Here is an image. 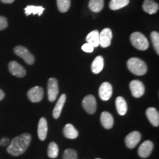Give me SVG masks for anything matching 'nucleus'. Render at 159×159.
Returning a JSON list of instances; mask_svg holds the SVG:
<instances>
[{
    "label": "nucleus",
    "mask_w": 159,
    "mask_h": 159,
    "mask_svg": "<svg viewBox=\"0 0 159 159\" xmlns=\"http://www.w3.org/2000/svg\"><path fill=\"white\" fill-rule=\"evenodd\" d=\"M99 33L98 30H93L89 33L86 37L87 43H90L94 47H97L99 45Z\"/></svg>",
    "instance_id": "nucleus-22"
},
{
    "label": "nucleus",
    "mask_w": 159,
    "mask_h": 159,
    "mask_svg": "<svg viewBox=\"0 0 159 159\" xmlns=\"http://www.w3.org/2000/svg\"><path fill=\"white\" fill-rule=\"evenodd\" d=\"M89 7L91 11L99 13L104 7V0H90Z\"/></svg>",
    "instance_id": "nucleus-24"
},
{
    "label": "nucleus",
    "mask_w": 159,
    "mask_h": 159,
    "mask_svg": "<svg viewBox=\"0 0 159 159\" xmlns=\"http://www.w3.org/2000/svg\"><path fill=\"white\" fill-rule=\"evenodd\" d=\"M144 12L149 14H154L158 10V5L152 0H144L142 5Z\"/></svg>",
    "instance_id": "nucleus-18"
},
{
    "label": "nucleus",
    "mask_w": 159,
    "mask_h": 159,
    "mask_svg": "<svg viewBox=\"0 0 159 159\" xmlns=\"http://www.w3.org/2000/svg\"><path fill=\"white\" fill-rule=\"evenodd\" d=\"M47 92H48L49 101L54 102L59 93L58 83L55 78L52 77L49 80L48 85H47Z\"/></svg>",
    "instance_id": "nucleus-5"
},
{
    "label": "nucleus",
    "mask_w": 159,
    "mask_h": 159,
    "mask_svg": "<svg viewBox=\"0 0 159 159\" xmlns=\"http://www.w3.org/2000/svg\"><path fill=\"white\" fill-rule=\"evenodd\" d=\"M116 108L117 112L121 116H124L128 111V105L122 97H118L116 99Z\"/></svg>",
    "instance_id": "nucleus-20"
},
{
    "label": "nucleus",
    "mask_w": 159,
    "mask_h": 159,
    "mask_svg": "<svg viewBox=\"0 0 159 159\" xmlns=\"http://www.w3.org/2000/svg\"><path fill=\"white\" fill-rule=\"evenodd\" d=\"M94 47L89 43H85V44H83L82 46V49L84 52H88V53L92 52L94 51Z\"/></svg>",
    "instance_id": "nucleus-31"
},
{
    "label": "nucleus",
    "mask_w": 159,
    "mask_h": 159,
    "mask_svg": "<svg viewBox=\"0 0 159 159\" xmlns=\"http://www.w3.org/2000/svg\"><path fill=\"white\" fill-rule=\"evenodd\" d=\"M95 159H101V158H95Z\"/></svg>",
    "instance_id": "nucleus-35"
},
{
    "label": "nucleus",
    "mask_w": 159,
    "mask_h": 159,
    "mask_svg": "<svg viewBox=\"0 0 159 159\" xmlns=\"http://www.w3.org/2000/svg\"><path fill=\"white\" fill-rule=\"evenodd\" d=\"M130 41L135 48L139 50H146L149 47V41L148 39L142 33L136 32L130 35Z\"/></svg>",
    "instance_id": "nucleus-3"
},
{
    "label": "nucleus",
    "mask_w": 159,
    "mask_h": 159,
    "mask_svg": "<svg viewBox=\"0 0 159 159\" xmlns=\"http://www.w3.org/2000/svg\"><path fill=\"white\" fill-rule=\"evenodd\" d=\"M113 94V88L111 83L104 82L102 83L99 89V95L103 101H107L111 98Z\"/></svg>",
    "instance_id": "nucleus-12"
},
{
    "label": "nucleus",
    "mask_w": 159,
    "mask_h": 159,
    "mask_svg": "<svg viewBox=\"0 0 159 159\" xmlns=\"http://www.w3.org/2000/svg\"><path fill=\"white\" fill-rule=\"evenodd\" d=\"M63 159H77V152L72 149H67L63 152Z\"/></svg>",
    "instance_id": "nucleus-29"
},
{
    "label": "nucleus",
    "mask_w": 159,
    "mask_h": 159,
    "mask_svg": "<svg viewBox=\"0 0 159 159\" xmlns=\"http://www.w3.org/2000/svg\"><path fill=\"white\" fill-rule=\"evenodd\" d=\"M0 1H1L2 2L5 3V4H11V3H13L15 0H0Z\"/></svg>",
    "instance_id": "nucleus-33"
},
{
    "label": "nucleus",
    "mask_w": 159,
    "mask_h": 159,
    "mask_svg": "<svg viewBox=\"0 0 159 159\" xmlns=\"http://www.w3.org/2000/svg\"><path fill=\"white\" fill-rule=\"evenodd\" d=\"M59 149L58 146L55 142H51L48 146V150H47V155L49 158H56L58 156Z\"/></svg>",
    "instance_id": "nucleus-26"
},
{
    "label": "nucleus",
    "mask_w": 159,
    "mask_h": 159,
    "mask_svg": "<svg viewBox=\"0 0 159 159\" xmlns=\"http://www.w3.org/2000/svg\"><path fill=\"white\" fill-rule=\"evenodd\" d=\"M7 26H8V23H7V19L0 16V31L7 28Z\"/></svg>",
    "instance_id": "nucleus-30"
},
{
    "label": "nucleus",
    "mask_w": 159,
    "mask_h": 159,
    "mask_svg": "<svg viewBox=\"0 0 159 159\" xmlns=\"http://www.w3.org/2000/svg\"><path fill=\"white\" fill-rule=\"evenodd\" d=\"M27 97L33 102H41L43 97V89L40 86L33 87L27 92Z\"/></svg>",
    "instance_id": "nucleus-10"
},
{
    "label": "nucleus",
    "mask_w": 159,
    "mask_h": 159,
    "mask_svg": "<svg viewBox=\"0 0 159 159\" xmlns=\"http://www.w3.org/2000/svg\"><path fill=\"white\" fill-rule=\"evenodd\" d=\"M15 54L21 57L27 64L33 65L35 62V57L26 47L22 46H17L14 48Z\"/></svg>",
    "instance_id": "nucleus-4"
},
{
    "label": "nucleus",
    "mask_w": 159,
    "mask_h": 159,
    "mask_svg": "<svg viewBox=\"0 0 159 159\" xmlns=\"http://www.w3.org/2000/svg\"><path fill=\"white\" fill-rule=\"evenodd\" d=\"M63 135L66 138L69 139H75L77 138L79 133L71 124H67L63 128Z\"/></svg>",
    "instance_id": "nucleus-21"
},
{
    "label": "nucleus",
    "mask_w": 159,
    "mask_h": 159,
    "mask_svg": "<svg viewBox=\"0 0 159 159\" xmlns=\"http://www.w3.org/2000/svg\"><path fill=\"white\" fill-rule=\"evenodd\" d=\"M154 144L153 143L150 141L147 140L140 145L138 150L139 156L142 158H148L152 153V150H153Z\"/></svg>",
    "instance_id": "nucleus-8"
},
{
    "label": "nucleus",
    "mask_w": 159,
    "mask_h": 159,
    "mask_svg": "<svg viewBox=\"0 0 159 159\" xmlns=\"http://www.w3.org/2000/svg\"><path fill=\"white\" fill-rule=\"evenodd\" d=\"M113 34L112 31L109 28L103 29L102 32L99 33V45L103 48H106L109 47L111 43Z\"/></svg>",
    "instance_id": "nucleus-9"
},
{
    "label": "nucleus",
    "mask_w": 159,
    "mask_h": 159,
    "mask_svg": "<svg viewBox=\"0 0 159 159\" xmlns=\"http://www.w3.org/2000/svg\"><path fill=\"white\" fill-rule=\"evenodd\" d=\"M142 136L138 131H133L125 138V144L129 149H134L140 142Z\"/></svg>",
    "instance_id": "nucleus-11"
},
{
    "label": "nucleus",
    "mask_w": 159,
    "mask_h": 159,
    "mask_svg": "<svg viewBox=\"0 0 159 159\" xmlns=\"http://www.w3.org/2000/svg\"><path fill=\"white\" fill-rule=\"evenodd\" d=\"M57 5L60 12L66 13L70 7L71 0H57Z\"/></svg>",
    "instance_id": "nucleus-27"
},
{
    "label": "nucleus",
    "mask_w": 159,
    "mask_h": 159,
    "mask_svg": "<svg viewBox=\"0 0 159 159\" xmlns=\"http://www.w3.org/2000/svg\"><path fill=\"white\" fill-rule=\"evenodd\" d=\"M66 100V96L65 94H63L61 97H60V98L58 100H57L56 105H55L54 110H53L52 114H53V117H54L55 119H57L59 118L60 115L61 114V111L63 110V105L65 104Z\"/></svg>",
    "instance_id": "nucleus-17"
},
{
    "label": "nucleus",
    "mask_w": 159,
    "mask_h": 159,
    "mask_svg": "<svg viewBox=\"0 0 159 159\" xmlns=\"http://www.w3.org/2000/svg\"><path fill=\"white\" fill-rule=\"evenodd\" d=\"M130 89L132 95L136 98H139L144 94L145 88L142 82L138 80H132L130 83Z\"/></svg>",
    "instance_id": "nucleus-7"
},
{
    "label": "nucleus",
    "mask_w": 159,
    "mask_h": 159,
    "mask_svg": "<svg viewBox=\"0 0 159 159\" xmlns=\"http://www.w3.org/2000/svg\"><path fill=\"white\" fill-rule=\"evenodd\" d=\"M4 98H5V93H4V91L0 89V101L2 100Z\"/></svg>",
    "instance_id": "nucleus-34"
},
{
    "label": "nucleus",
    "mask_w": 159,
    "mask_h": 159,
    "mask_svg": "<svg viewBox=\"0 0 159 159\" xmlns=\"http://www.w3.org/2000/svg\"><path fill=\"white\" fill-rule=\"evenodd\" d=\"M83 107L87 113L94 114L97 110V101L93 95L89 94L84 97L83 100Z\"/></svg>",
    "instance_id": "nucleus-6"
},
{
    "label": "nucleus",
    "mask_w": 159,
    "mask_h": 159,
    "mask_svg": "<svg viewBox=\"0 0 159 159\" xmlns=\"http://www.w3.org/2000/svg\"><path fill=\"white\" fill-rule=\"evenodd\" d=\"M128 68L133 74L142 76L146 74L148 71V66L142 60L138 57H131L127 62Z\"/></svg>",
    "instance_id": "nucleus-2"
},
{
    "label": "nucleus",
    "mask_w": 159,
    "mask_h": 159,
    "mask_svg": "<svg viewBox=\"0 0 159 159\" xmlns=\"http://www.w3.org/2000/svg\"><path fill=\"white\" fill-rule=\"evenodd\" d=\"M104 68V59L101 55L95 57L91 63V70L94 74H99Z\"/></svg>",
    "instance_id": "nucleus-19"
},
{
    "label": "nucleus",
    "mask_w": 159,
    "mask_h": 159,
    "mask_svg": "<svg viewBox=\"0 0 159 159\" xmlns=\"http://www.w3.org/2000/svg\"><path fill=\"white\" fill-rule=\"evenodd\" d=\"M130 2V0H111L109 7L112 11H117L127 6Z\"/></svg>",
    "instance_id": "nucleus-25"
},
{
    "label": "nucleus",
    "mask_w": 159,
    "mask_h": 159,
    "mask_svg": "<svg viewBox=\"0 0 159 159\" xmlns=\"http://www.w3.org/2000/svg\"><path fill=\"white\" fill-rule=\"evenodd\" d=\"M100 121L105 129H111L114 126V117L108 111H104L101 114Z\"/></svg>",
    "instance_id": "nucleus-15"
},
{
    "label": "nucleus",
    "mask_w": 159,
    "mask_h": 159,
    "mask_svg": "<svg viewBox=\"0 0 159 159\" xmlns=\"http://www.w3.org/2000/svg\"><path fill=\"white\" fill-rule=\"evenodd\" d=\"M31 140L32 137L30 134H23L15 137L7 147V152L13 156H21L29 148Z\"/></svg>",
    "instance_id": "nucleus-1"
},
{
    "label": "nucleus",
    "mask_w": 159,
    "mask_h": 159,
    "mask_svg": "<svg viewBox=\"0 0 159 159\" xmlns=\"http://www.w3.org/2000/svg\"><path fill=\"white\" fill-rule=\"evenodd\" d=\"M10 72L17 77H24L26 75V70L21 65L16 61H11L8 64Z\"/></svg>",
    "instance_id": "nucleus-13"
},
{
    "label": "nucleus",
    "mask_w": 159,
    "mask_h": 159,
    "mask_svg": "<svg viewBox=\"0 0 159 159\" xmlns=\"http://www.w3.org/2000/svg\"><path fill=\"white\" fill-rule=\"evenodd\" d=\"M10 139L8 138H6V137H4V138L0 139V146H8L10 144Z\"/></svg>",
    "instance_id": "nucleus-32"
},
{
    "label": "nucleus",
    "mask_w": 159,
    "mask_h": 159,
    "mask_svg": "<svg viewBox=\"0 0 159 159\" xmlns=\"http://www.w3.org/2000/svg\"><path fill=\"white\" fill-rule=\"evenodd\" d=\"M44 11V7L42 6H34V5H28L25 8V13L26 16H29L30 14L33 15H42L43 12Z\"/></svg>",
    "instance_id": "nucleus-23"
},
{
    "label": "nucleus",
    "mask_w": 159,
    "mask_h": 159,
    "mask_svg": "<svg viewBox=\"0 0 159 159\" xmlns=\"http://www.w3.org/2000/svg\"><path fill=\"white\" fill-rule=\"evenodd\" d=\"M151 40H152V44H153V47L155 48V50H156V53L159 55V34L158 32L153 31L150 34Z\"/></svg>",
    "instance_id": "nucleus-28"
},
{
    "label": "nucleus",
    "mask_w": 159,
    "mask_h": 159,
    "mask_svg": "<svg viewBox=\"0 0 159 159\" xmlns=\"http://www.w3.org/2000/svg\"><path fill=\"white\" fill-rule=\"evenodd\" d=\"M48 132V125H47V119L44 117L40 119L38 126V136L41 141L45 140Z\"/></svg>",
    "instance_id": "nucleus-14"
},
{
    "label": "nucleus",
    "mask_w": 159,
    "mask_h": 159,
    "mask_svg": "<svg viewBox=\"0 0 159 159\" xmlns=\"http://www.w3.org/2000/svg\"><path fill=\"white\" fill-rule=\"evenodd\" d=\"M146 115L150 122L155 127L159 125V114L155 108H149L146 111Z\"/></svg>",
    "instance_id": "nucleus-16"
}]
</instances>
